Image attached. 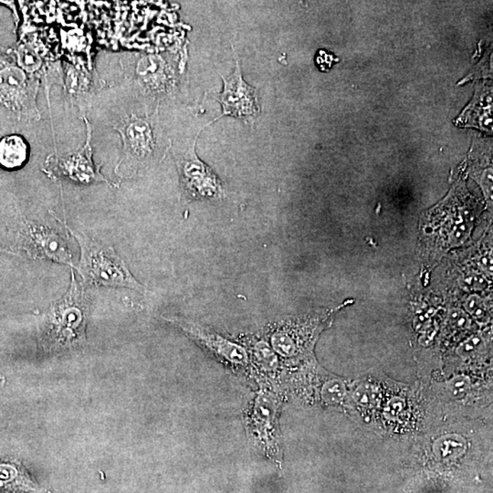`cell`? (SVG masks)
Instances as JSON below:
<instances>
[{
    "label": "cell",
    "instance_id": "obj_1",
    "mask_svg": "<svg viewBox=\"0 0 493 493\" xmlns=\"http://www.w3.org/2000/svg\"><path fill=\"white\" fill-rule=\"evenodd\" d=\"M93 100L107 124L120 134L124 159L116 167V173L128 174L152 160L159 147V131L154 116L140 115L128 109L111 87Z\"/></svg>",
    "mask_w": 493,
    "mask_h": 493
},
{
    "label": "cell",
    "instance_id": "obj_2",
    "mask_svg": "<svg viewBox=\"0 0 493 493\" xmlns=\"http://www.w3.org/2000/svg\"><path fill=\"white\" fill-rule=\"evenodd\" d=\"M90 304L85 289L72 272L69 291L51 305L44 319L41 344L50 353L64 352L83 346Z\"/></svg>",
    "mask_w": 493,
    "mask_h": 493
},
{
    "label": "cell",
    "instance_id": "obj_3",
    "mask_svg": "<svg viewBox=\"0 0 493 493\" xmlns=\"http://www.w3.org/2000/svg\"><path fill=\"white\" fill-rule=\"evenodd\" d=\"M80 249L79 263L74 266L90 286L128 288L144 293V287L134 278L114 248L96 243L86 235L72 231Z\"/></svg>",
    "mask_w": 493,
    "mask_h": 493
},
{
    "label": "cell",
    "instance_id": "obj_4",
    "mask_svg": "<svg viewBox=\"0 0 493 493\" xmlns=\"http://www.w3.org/2000/svg\"><path fill=\"white\" fill-rule=\"evenodd\" d=\"M40 79L11 64L0 68V114L18 122L40 120Z\"/></svg>",
    "mask_w": 493,
    "mask_h": 493
},
{
    "label": "cell",
    "instance_id": "obj_5",
    "mask_svg": "<svg viewBox=\"0 0 493 493\" xmlns=\"http://www.w3.org/2000/svg\"><path fill=\"white\" fill-rule=\"evenodd\" d=\"M249 409L245 415L247 433L254 445L270 460L278 463L282 460L278 427L280 401L270 383H260Z\"/></svg>",
    "mask_w": 493,
    "mask_h": 493
},
{
    "label": "cell",
    "instance_id": "obj_6",
    "mask_svg": "<svg viewBox=\"0 0 493 493\" xmlns=\"http://www.w3.org/2000/svg\"><path fill=\"white\" fill-rule=\"evenodd\" d=\"M164 320L179 328L190 339L208 351L219 362L235 372L250 373V359L247 347L221 334L186 319L164 317Z\"/></svg>",
    "mask_w": 493,
    "mask_h": 493
},
{
    "label": "cell",
    "instance_id": "obj_7",
    "mask_svg": "<svg viewBox=\"0 0 493 493\" xmlns=\"http://www.w3.org/2000/svg\"><path fill=\"white\" fill-rule=\"evenodd\" d=\"M83 121L86 125L85 144L75 152L66 154L58 153L47 157L43 171L51 179H64L80 185L107 182L100 172L92 159V128L88 119L85 116Z\"/></svg>",
    "mask_w": 493,
    "mask_h": 493
},
{
    "label": "cell",
    "instance_id": "obj_8",
    "mask_svg": "<svg viewBox=\"0 0 493 493\" xmlns=\"http://www.w3.org/2000/svg\"><path fill=\"white\" fill-rule=\"evenodd\" d=\"M318 320H280L266 328L263 335L280 359H299L311 349L320 331Z\"/></svg>",
    "mask_w": 493,
    "mask_h": 493
},
{
    "label": "cell",
    "instance_id": "obj_9",
    "mask_svg": "<svg viewBox=\"0 0 493 493\" xmlns=\"http://www.w3.org/2000/svg\"><path fill=\"white\" fill-rule=\"evenodd\" d=\"M18 244L31 259L51 260L74 268L67 240L60 232L47 226L25 221L18 232Z\"/></svg>",
    "mask_w": 493,
    "mask_h": 493
},
{
    "label": "cell",
    "instance_id": "obj_10",
    "mask_svg": "<svg viewBox=\"0 0 493 493\" xmlns=\"http://www.w3.org/2000/svg\"><path fill=\"white\" fill-rule=\"evenodd\" d=\"M182 188L193 198H213L223 195V186L208 166L196 159L194 153L177 157Z\"/></svg>",
    "mask_w": 493,
    "mask_h": 493
},
{
    "label": "cell",
    "instance_id": "obj_11",
    "mask_svg": "<svg viewBox=\"0 0 493 493\" xmlns=\"http://www.w3.org/2000/svg\"><path fill=\"white\" fill-rule=\"evenodd\" d=\"M224 91L217 95V100L223 107V114L240 119L253 120L260 112L257 92L253 87L244 82L240 65L228 78H224Z\"/></svg>",
    "mask_w": 493,
    "mask_h": 493
},
{
    "label": "cell",
    "instance_id": "obj_12",
    "mask_svg": "<svg viewBox=\"0 0 493 493\" xmlns=\"http://www.w3.org/2000/svg\"><path fill=\"white\" fill-rule=\"evenodd\" d=\"M250 359V373L259 383H272L278 375L280 357L274 352L266 338L251 336L247 341Z\"/></svg>",
    "mask_w": 493,
    "mask_h": 493
},
{
    "label": "cell",
    "instance_id": "obj_13",
    "mask_svg": "<svg viewBox=\"0 0 493 493\" xmlns=\"http://www.w3.org/2000/svg\"><path fill=\"white\" fill-rule=\"evenodd\" d=\"M0 492L49 493L18 462H0Z\"/></svg>",
    "mask_w": 493,
    "mask_h": 493
},
{
    "label": "cell",
    "instance_id": "obj_14",
    "mask_svg": "<svg viewBox=\"0 0 493 493\" xmlns=\"http://www.w3.org/2000/svg\"><path fill=\"white\" fill-rule=\"evenodd\" d=\"M30 153V146L21 134H8L0 138V167L2 169H21L28 163Z\"/></svg>",
    "mask_w": 493,
    "mask_h": 493
},
{
    "label": "cell",
    "instance_id": "obj_15",
    "mask_svg": "<svg viewBox=\"0 0 493 493\" xmlns=\"http://www.w3.org/2000/svg\"><path fill=\"white\" fill-rule=\"evenodd\" d=\"M18 66L26 73L35 74L41 67V57L28 44H21L16 51Z\"/></svg>",
    "mask_w": 493,
    "mask_h": 493
},
{
    "label": "cell",
    "instance_id": "obj_16",
    "mask_svg": "<svg viewBox=\"0 0 493 493\" xmlns=\"http://www.w3.org/2000/svg\"><path fill=\"white\" fill-rule=\"evenodd\" d=\"M435 449H436L437 455L441 459H449L462 453L464 450V443L457 437H444L438 441Z\"/></svg>",
    "mask_w": 493,
    "mask_h": 493
},
{
    "label": "cell",
    "instance_id": "obj_17",
    "mask_svg": "<svg viewBox=\"0 0 493 493\" xmlns=\"http://www.w3.org/2000/svg\"><path fill=\"white\" fill-rule=\"evenodd\" d=\"M344 389L343 383L338 380H329L322 388V398L327 404L334 405L343 398Z\"/></svg>",
    "mask_w": 493,
    "mask_h": 493
},
{
    "label": "cell",
    "instance_id": "obj_18",
    "mask_svg": "<svg viewBox=\"0 0 493 493\" xmlns=\"http://www.w3.org/2000/svg\"><path fill=\"white\" fill-rule=\"evenodd\" d=\"M464 305H465L467 312L476 320H483L487 317V307H486L484 301L479 296H470Z\"/></svg>",
    "mask_w": 493,
    "mask_h": 493
},
{
    "label": "cell",
    "instance_id": "obj_19",
    "mask_svg": "<svg viewBox=\"0 0 493 493\" xmlns=\"http://www.w3.org/2000/svg\"><path fill=\"white\" fill-rule=\"evenodd\" d=\"M483 348V340L479 336H473L464 341L457 352L462 357H470L479 352Z\"/></svg>",
    "mask_w": 493,
    "mask_h": 493
},
{
    "label": "cell",
    "instance_id": "obj_20",
    "mask_svg": "<svg viewBox=\"0 0 493 493\" xmlns=\"http://www.w3.org/2000/svg\"><path fill=\"white\" fill-rule=\"evenodd\" d=\"M470 388L469 380L464 376H457L449 382V390L454 398H462Z\"/></svg>",
    "mask_w": 493,
    "mask_h": 493
},
{
    "label": "cell",
    "instance_id": "obj_21",
    "mask_svg": "<svg viewBox=\"0 0 493 493\" xmlns=\"http://www.w3.org/2000/svg\"><path fill=\"white\" fill-rule=\"evenodd\" d=\"M449 320L451 327L457 330H466L470 325L468 315L460 309H454L450 312Z\"/></svg>",
    "mask_w": 493,
    "mask_h": 493
},
{
    "label": "cell",
    "instance_id": "obj_22",
    "mask_svg": "<svg viewBox=\"0 0 493 493\" xmlns=\"http://www.w3.org/2000/svg\"><path fill=\"white\" fill-rule=\"evenodd\" d=\"M463 289L467 291H472V290H482L486 285V280L483 277L478 275L476 273H470L462 278L460 282Z\"/></svg>",
    "mask_w": 493,
    "mask_h": 493
},
{
    "label": "cell",
    "instance_id": "obj_23",
    "mask_svg": "<svg viewBox=\"0 0 493 493\" xmlns=\"http://www.w3.org/2000/svg\"><path fill=\"white\" fill-rule=\"evenodd\" d=\"M0 5L6 6V8L11 9L13 13V17H14L15 23H18V14L17 9H16L15 2L13 1H0Z\"/></svg>",
    "mask_w": 493,
    "mask_h": 493
},
{
    "label": "cell",
    "instance_id": "obj_24",
    "mask_svg": "<svg viewBox=\"0 0 493 493\" xmlns=\"http://www.w3.org/2000/svg\"><path fill=\"white\" fill-rule=\"evenodd\" d=\"M0 253L11 254V255H17V254L13 253V251L3 249V248H0Z\"/></svg>",
    "mask_w": 493,
    "mask_h": 493
}]
</instances>
